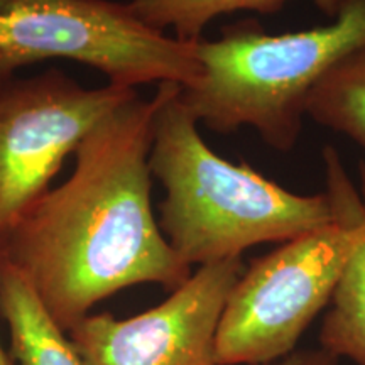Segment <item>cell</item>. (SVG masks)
Wrapping results in <instances>:
<instances>
[{
    "label": "cell",
    "instance_id": "52a82bcc",
    "mask_svg": "<svg viewBox=\"0 0 365 365\" xmlns=\"http://www.w3.org/2000/svg\"><path fill=\"white\" fill-rule=\"evenodd\" d=\"M242 259L205 264L161 304L118 319L90 313L68 333L83 365H218L217 333Z\"/></svg>",
    "mask_w": 365,
    "mask_h": 365
},
{
    "label": "cell",
    "instance_id": "8fae6325",
    "mask_svg": "<svg viewBox=\"0 0 365 365\" xmlns=\"http://www.w3.org/2000/svg\"><path fill=\"white\" fill-rule=\"evenodd\" d=\"M330 303L319 331L322 346L336 359L365 365V242L355 250Z\"/></svg>",
    "mask_w": 365,
    "mask_h": 365
},
{
    "label": "cell",
    "instance_id": "4fadbf2b",
    "mask_svg": "<svg viewBox=\"0 0 365 365\" xmlns=\"http://www.w3.org/2000/svg\"><path fill=\"white\" fill-rule=\"evenodd\" d=\"M0 365H17L16 360H14L9 354H6L2 345H0Z\"/></svg>",
    "mask_w": 365,
    "mask_h": 365
},
{
    "label": "cell",
    "instance_id": "30bf717a",
    "mask_svg": "<svg viewBox=\"0 0 365 365\" xmlns=\"http://www.w3.org/2000/svg\"><path fill=\"white\" fill-rule=\"evenodd\" d=\"M294 0H130L132 11L154 29L175 31L181 41L202 39L210 22L223 14L250 11L272 14ZM319 12L335 19L344 0H309Z\"/></svg>",
    "mask_w": 365,
    "mask_h": 365
},
{
    "label": "cell",
    "instance_id": "8992f818",
    "mask_svg": "<svg viewBox=\"0 0 365 365\" xmlns=\"http://www.w3.org/2000/svg\"><path fill=\"white\" fill-rule=\"evenodd\" d=\"M135 93L113 83L85 88L59 70L0 78V234L49 190L88 132Z\"/></svg>",
    "mask_w": 365,
    "mask_h": 365
},
{
    "label": "cell",
    "instance_id": "ba28073f",
    "mask_svg": "<svg viewBox=\"0 0 365 365\" xmlns=\"http://www.w3.org/2000/svg\"><path fill=\"white\" fill-rule=\"evenodd\" d=\"M0 313L17 365H83L68 333L46 312L27 281L0 261Z\"/></svg>",
    "mask_w": 365,
    "mask_h": 365
},
{
    "label": "cell",
    "instance_id": "5b68a950",
    "mask_svg": "<svg viewBox=\"0 0 365 365\" xmlns=\"http://www.w3.org/2000/svg\"><path fill=\"white\" fill-rule=\"evenodd\" d=\"M195 43L168 36L112 0H0V78L49 58L88 65L108 83L188 86L200 76Z\"/></svg>",
    "mask_w": 365,
    "mask_h": 365
},
{
    "label": "cell",
    "instance_id": "7c38bea8",
    "mask_svg": "<svg viewBox=\"0 0 365 365\" xmlns=\"http://www.w3.org/2000/svg\"><path fill=\"white\" fill-rule=\"evenodd\" d=\"M267 365H339V359L322 346L312 350H294L287 357Z\"/></svg>",
    "mask_w": 365,
    "mask_h": 365
},
{
    "label": "cell",
    "instance_id": "9c48e42d",
    "mask_svg": "<svg viewBox=\"0 0 365 365\" xmlns=\"http://www.w3.org/2000/svg\"><path fill=\"white\" fill-rule=\"evenodd\" d=\"M307 115L365 149V43L318 80L308 97Z\"/></svg>",
    "mask_w": 365,
    "mask_h": 365
},
{
    "label": "cell",
    "instance_id": "6da1fadb",
    "mask_svg": "<svg viewBox=\"0 0 365 365\" xmlns=\"http://www.w3.org/2000/svg\"><path fill=\"white\" fill-rule=\"evenodd\" d=\"M156 95L135 93L75 150V170L0 234V261L65 331L137 284L176 289L191 276L161 232L149 166Z\"/></svg>",
    "mask_w": 365,
    "mask_h": 365
},
{
    "label": "cell",
    "instance_id": "7a4b0ae2",
    "mask_svg": "<svg viewBox=\"0 0 365 365\" xmlns=\"http://www.w3.org/2000/svg\"><path fill=\"white\" fill-rule=\"evenodd\" d=\"M149 166L166 198L159 227L186 266L239 259L244 250L296 237L339 220L331 195H298L208 148L181 100V86L156 91Z\"/></svg>",
    "mask_w": 365,
    "mask_h": 365
},
{
    "label": "cell",
    "instance_id": "3957f363",
    "mask_svg": "<svg viewBox=\"0 0 365 365\" xmlns=\"http://www.w3.org/2000/svg\"><path fill=\"white\" fill-rule=\"evenodd\" d=\"M365 43V0H344L330 24L267 34L255 21L225 26L215 41H196L200 76L181 86L198 124L228 134L252 127L269 148L298 144L313 86Z\"/></svg>",
    "mask_w": 365,
    "mask_h": 365
},
{
    "label": "cell",
    "instance_id": "277c9868",
    "mask_svg": "<svg viewBox=\"0 0 365 365\" xmlns=\"http://www.w3.org/2000/svg\"><path fill=\"white\" fill-rule=\"evenodd\" d=\"M344 210L340 220L284 242L244 269L218 325V365H267L294 352L365 242V205L354 195Z\"/></svg>",
    "mask_w": 365,
    "mask_h": 365
}]
</instances>
